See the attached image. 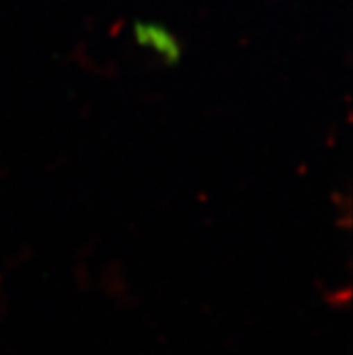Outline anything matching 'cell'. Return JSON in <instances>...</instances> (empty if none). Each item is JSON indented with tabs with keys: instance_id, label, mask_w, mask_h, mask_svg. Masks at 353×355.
Here are the masks:
<instances>
[{
	"instance_id": "6da1fadb",
	"label": "cell",
	"mask_w": 353,
	"mask_h": 355,
	"mask_svg": "<svg viewBox=\"0 0 353 355\" xmlns=\"http://www.w3.org/2000/svg\"><path fill=\"white\" fill-rule=\"evenodd\" d=\"M135 36H137L139 44L144 45V47H150L166 63H173L179 60V44L170 33L166 31L164 27L155 26V24H137Z\"/></svg>"
}]
</instances>
